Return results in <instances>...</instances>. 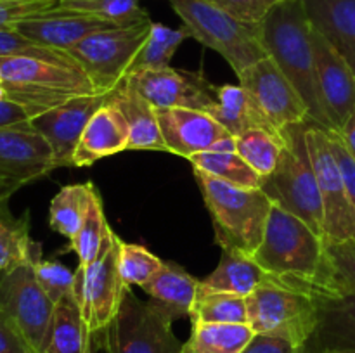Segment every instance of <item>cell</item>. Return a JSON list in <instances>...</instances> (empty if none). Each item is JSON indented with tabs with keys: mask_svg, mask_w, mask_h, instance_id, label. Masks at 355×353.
Masks as SVG:
<instances>
[{
	"mask_svg": "<svg viewBox=\"0 0 355 353\" xmlns=\"http://www.w3.org/2000/svg\"><path fill=\"white\" fill-rule=\"evenodd\" d=\"M260 37L269 57L307 104L312 123L333 130L322 106L315 71L314 30L302 0L277 3L260 23Z\"/></svg>",
	"mask_w": 355,
	"mask_h": 353,
	"instance_id": "cell-1",
	"label": "cell"
},
{
	"mask_svg": "<svg viewBox=\"0 0 355 353\" xmlns=\"http://www.w3.org/2000/svg\"><path fill=\"white\" fill-rule=\"evenodd\" d=\"M0 75L6 99L26 107L33 118L76 97L97 93L82 66L62 51L47 57H0Z\"/></svg>",
	"mask_w": 355,
	"mask_h": 353,
	"instance_id": "cell-2",
	"label": "cell"
},
{
	"mask_svg": "<svg viewBox=\"0 0 355 353\" xmlns=\"http://www.w3.org/2000/svg\"><path fill=\"white\" fill-rule=\"evenodd\" d=\"M222 249L255 255L266 232L272 201L262 189H246L193 170Z\"/></svg>",
	"mask_w": 355,
	"mask_h": 353,
	"instance_id": "cell-3",
	"label": "cell"
},
{
	"mask_svg": "<svg viewBox=\"0 0 355 353\" xmlns=\"http://www.w3.org/2000/svg\"><path fill=\"white\" fill-rule=\"evenodd\" d=\"M324 239L302 218L272 203L253 258L277 279L314 287L324 260Z\"/></svg>",
	"mask_w": 355,
	"mask_h": 353,
	"instance_id": "cell-4",
	"label": "cell"
},
{
	"mask_svg": "<svg viewBox=\"0 0 355 353\" xmlns=\"http://www.w3.org/2000/svg\"><path fill=\"white\" fill-rule=\"evenodd\" d=\"M182 19L191 38L227 61L236 75L269 57L260 37V24L236 19L210 0H166Z\"/></svg>",
	"mask_w": 355,
	"mask_h": 353,
	"instance_id": "cell-5",
	"label": "cell"
},
{
	"mask_svg": "<svg viewBox=\"0 0 355 353\" xmlns=\"http://www.w3.org/2000/svg\"><path fill=\"white\" fill-rule=\"evenodd\" d=\"M309 125L298 123L284 128L283 154L276 170L262 179L260 189L274 204L297 215L324 239V211L305 141Z\"/></svg>",
	"mask_w": 355,
	"mask_h": 353,
	"instance_id": "cell-6",
	"label": "cell"
},
{
	"mask_svg": "<svg viewBox=\"0 0 355 353\" xmlns=\"http://www.w3.org/2000/svg\"><path fill=\"white\" fill-rule=\"evenodd\" d=\"M248 324L255 334H270L307 346L318 329L314 287L274 279L246 296Z\"/></svg>",
	"mask_w": 355,
	"mask_h": 353,
	"instance_id": "cell-7",
	"label": "cell"
},
{
	"mask_svg": "<svg viewBox=\"0 0 355 353\" xmlns=\"http://www.w3.org/2000/svg\"><path fill=\"white\" fill-rule=\"evenodd\" d=\"M151 24V19H146L99 30L83 38L68 54L89 75L97 93H111L130 73L132 62L144 45Z\"/></svg>",
	"mask_w": 355,
	"mask_h": 353,
	"instance_id": "cell-8",
	"label": "cell"
},
{
	"mask_svg": "<svg viewBox=\"0 0 355 353\" xmlns=\"http://www.w3.org/2000/svg\"><path fill=\"white\" fill-rule=\"evenodd\" d=\"M172 324L127 287L116 317L96 339L104 353H182V343L173 334Z\"/></svg>",
	"mask_w": 355,
	"mask_h": 353,
	"instance_id": "cell-9",
	"label": "cell"
},
{
	"mask_svg": "<svg viewBox=\"0 0 355 353\" xmlns=\"http://www.w3.org/2000/svg\"><path fill=\"white\" fill-rule=\"evenodd\" d=\"M118 235L107 228L103 248L96 262L89 266H76L75 300L83 322L94 336L101 334L116 317L123 301L125 284L118 272Z\"/></svg>",
	"mask_w": 355,
	"mask_h": 353,
	"instance_id": "cell-10",
	"label": "cell"
},
{
	"mask_svg": "<svg viewBox=\"0 0 355 353\" xmlns=\"http://www.w3.org/2000/svg\"><path fill=\"white\" fill-rule=\"evenodd\" d=\"M42 249L0 279V317L6 318L37 353H42L55 305L35 275Z\"/></svg>",
	"mask_w": 355,
	"mask_h": 353,
	"instance_id": "cell-11",
	"label": "cell"
},
{
	"mask_svg": "<svg viewBox=\"0 0 355 353\" xmlns=\"http://www.w3.org/2000/svg\"><path fill=\"white\" fill-rule=\"evenodd\" d=\"M305 141L321 194L326 242L352 241L355 239L354 211L347 196L342 170L331 149L329 130L311 123L307 127Z\"/></svg>",
	"mask_w": 355,
	"mask_h": 353,
	"instance_id": "cell-12",
	"label": "cell"
},
{
	"mask_svg": "<svg viewBox=\"0 0 355 353\" xmlns=\"http://www.w3.org/2000/svg\"><path fill=\"white\" fill-rule=\"evenodd\" d=\"M55 170L49 142L31 121L0 128V199Z\"/></svg>",
	"mask_w": 355,
	"mask_h": 353,
	"instance_id": "cell-13",
	"label": "cell"
},
{
	"mask_svg": "<svg viewBox=\"0 0 355 353\" xmlns=\"http://www.w3.org/2000/svg\"><path fill=\"white\" fill-rule=\"evenodd\" d=\"M155 109L189 107L208 111L217 99V87L203 71H184L172 66L146 68L128 73L123 80Z\"/></svg>",
	"mask_w": 355,
	"mask_h": 353,
	"instance_id": "cell-14",
	"label": "cell"
},
{
	"mask_svg": "<svg viewBox=\"0 0 355 353\" xmlns=\"http://www.w3.org/2000/svg\"><path fill=\"white\" fill-rule=\"evenodd\" d=\"M238 80L274 130L283 132L291 125L312 123L307 104L270 57L250 66Z\"/></svg>",
	"mask_w": 355,
	"mask_h": 353,
	"instance_id": "cell-15",
	"label": "cell"
},
{
	"mask_svg": "<svg viewBox=\"0 0 355 353\" xmlns=\"http://www.w3.org/2000/svg\"><path fill=\"white\" fill-rule=\"evenodd\" d=\"M107 97L110 93L76 97L31 120L35 130L51 145L55 168L73 166V156H75L83 130L94 113L106 102Z\"/></svg>",
	"mask_w": 355,
	"mask_h": 353,
	"instance_id": "cell-16",
	"label": "cell"
},
{
	"mask_svg": "<svg viewBox=\"0 0 355 353\" xmlns=\"http://www.w3.org/2000/svg\"><path fill=\"white\" fill-rule=\"evenodd\" d=\"M314 54L319 96L331 121V128L340 132L355 111V75L349 62L315 30Z\"/></svg>",
	"mask_w": 355,
	"mask_h": 353,
	"instance_id": "cell-17",
	"label": "cell"
},
{
	"mask_svg": "<svg viewBox=\"0 0 355 353\" xmlns=\"http://www.w3.org/2000/svg\"><path fill=\"white\" fill-rule=\"evenodd\" d=\"M166 152L189 159L227 137V130L208 111L189 107L155 109Z\"/></svg>",
	"mask_w": 355,
	"mask_h": 353,
	"instance_id": "cell-18",
	"label": "cell"
},
{
	"mask_svg": "<svg viewBox=\"0 0 355 353\" xmlns=\"http://www.w3.org/2000/svg\"><path fill=\"white\" fill-rule=\"evenodd\" d=\"M113 26L114 24L92 14L62 9L58 6L47 12L21 21L14 30L42 47L68 52L89 35Z\"/></svg>",
	"mask_w": 355,
	"mask_h": 353,
	"instance_id": "cell-19",
	"label": "cell"
},
{
	"mask_svg": "<svg viewBox=\"0 0 355 353\" xmlns=\"http://www.w3.org/2000/svg\"><path fill=\"white\" fill-rule=\"evenodd\" d=\"M314 291L318 296L319 322L307 345V352L355 350V291Z\"/></svg>",
	"mask_w": 355,
	"mask_h": 353,
	"instance_id": "cell-20",
	"label": "cell"
},
{
	"mask_svg": "<svg viewBox=\"0 0 355 353\" xmlns=\"http://www.w3.org/2000/svg\"><path fill=\"white\" fill-rule=\"evenodd\" d=\"M111 96V93H110ZM130 128L120 107L107 97L83 130L73 156V166L87 168L107 156L127 151Z\"/></svg>",
	"mask_w": 355,
	"mask_h": 353,
	"instance_id": "cell-21",
	"label": "cell"
},
{
	"mask_svg": "<svg viewBox=\"0 0 355 353\" xmlns=\"http://www.w3.org/2000/svg\"><path fill=\"white\" fill-rule=\"evenodd\" d=\"M149 296V303L165 317H191L194 303L200 294V280L194 279L184 266L175 262H165L162 270L142 287Z\"/></svg>",
	"mask_w": 355,
	"mask_h": 353,
	"instance_id": "cell-22",
	"label": "cell"
},
{
	"mask_svg": "<svg viewBox=\"0 0 355 353\" xmlns=\"http://www.w3.org/2000/svg\"><path fill=\"white\" fill-rule=\"evenodd\" d=\"M312 28L349 62L355 75V0H302Z\"/></svg>",
	"mask_w": 355,
	"mask_h": 353,
	"instance_id": "cell-23",
	"label": "cell"
},
{
	"mask_svg": "<svg viewBox=\"0 0 355 353\" xmlns=\"http://www.w3.org/2000/svg\"><path fill=\"white\" fill-rule=\"evenodd\" d=\"M274 279L277 277L262 269L252 255L225 248L217 269L200 280V293H232L246 298Z\"/></svg>",
	"mask_w": 355,
	"mask_h": 353,
	"instance_id": "cell-24",
	"label": "cell"
},
{
	"mask_svg": "<svg viewBox=\"0 0 355 353\" xmlns=\"http://www.w3.org/2000/svg\"><path fill=\"white\" fill-rule=\"evenodd\" d=\"M111 100L125 114L130 128L127 151H165L162 130H159L156 111L148 100L142 99L134 89L121 82L118 89L111 92Z\"/></svg>",
	"mask_w": 355,
	"mask_h": 353,
	"instance_id": "cell-25",
	"label": "cell"
},
{
	"mask_svg": "<svg viewBox=\"0 0 355 353\" xmlns=\"http://www.w3.org/2000/svg\"><path fill=\"white\" fill-rule=\"evenodd\" d=\"M94 341L96 336L83 322L75 294L62 298L54 308L42 353H96Z\"/></svg>",
	"mask_w": 355,
	"mask_h": 353,
	"instance_id": "cell-26",
	"label": "cell"
},
{
	"mask_svg": "<svg viewBox=\"0 0 355 353\" xmlns=\"http://www.w3.org/2000/svg\"><path fill=\"white\" fill-rule=\"evenodd\" d=\"M189 163L193 165V170H200L232 185L246 189L262 187V176L238 154L236 138L232 135L224 137L207 151L191 156Z\"/></svg>",
	"mask_w": 355,
	"mask_h": 353,
	"instance_id": "cell-27",
	"label": "cell"
},
{
	"mask_svg": "<svg viewBox=\"0 0 355 353\" xmlns=\"http://www.w3.org/2000/svg\"><path fill=\"white\" fill-rule=\"evenodd\" d=\"M208 113L227 130L229 135L238 137L252 128H269V121L266 120L255 100L252 99L245 87L241 85H222L217 87V99ZM277 132V130H276Z\"/></svg>",
	"mask_w": 355,
	"mask_h": 353,
	"instance_id": "cell-28",
	"label": "cell"
},
{
	"mask_svg": "<svg viewBox=\"0 0 355 353\" xmlns=\"http://www.w3.org/2000/svg\"><path fill=\"white\" fill-rule=\"evenodd\" d=\"M40 249L30 235V211L16 217L9 199H0V279Z\"/></svg>",
	"mask_w": 355,
	"mask_h": 353,
	"instance_id": "cell-29",
	"label": "cell"
},
{
	"mask_svg": "<svg viewBox=\"0 0 355 353\" xmlns=\"http://www.w3.org/2000/svg\"><path fill=\"white\" fill-rule=\"evenodd\" d=\"M255 331L250 324H207L191 322V334L182 353H243Z\"/></svg>",
	"mask_w": 355,
	"mask_h": 353,
	"instance_id": "cell-30",
	"label": "cell"
},
{
	"mask_svg": "<svg viewBox=\"0 0 355 353\" xmlns=\"http://www.w3.org/2000/svg\"><path fill=\"white\" fill-rule=\"evenodd\" d=\"M94 183H71L59 189L49 206V225L59 235L73 241L85 220Z\"/></svg>",
	"mask_w": 355,
	"mask_h": 353,
	"instance_id": "cell-31",
	"label": "cell"
},
{
	"mask_svg": "<svg viewBox=\"0 0 355 353\" xmlns=\"http://www.w3.org/2000/svg\"><path fill=\"white\" fill-rule=\"evenodd\" d=\"M236 138L238 154L259 173L262 179L276 170L284 149L283 132L269 128H252Z\"/></svg>",
	"mask_w": 355,
	"mask_h": 353,
	"instance_id": "cell-32",
	"label": "cell"
},
{
	"mask_svg": "<svg viewBox=\"0 0 355 353\" xmlns=\"http://www.w3.org/2000/svg\"><path fill=\"white\" fill-rule=\"evenodd\" d=\"M314 289L355 291V239L326 242L324 260Z\"/></svg>",
	"mask_w": 355,
	"mask_h": 353,
	"instance_id": "cell-33",
	"label": "cell"
},
{
	"mask_svg": "<svg viewBox=\"0 0 355 353\" xmlns=\"http://www.w3.org/2000/svg\"><path fill=\"white\" fill-rule=\"evenodd\" d=\"M186 38H191L186 26L170 28L153 21L148 38H146L144 45L139 51L137 57L132 62L130 73L137 71V69L165 68V66H170V61L175 55L177 48L182 45V42Z\"/></svg>",
	"mask_w": 355,
	"mask_h": 353,
	"instance_id": "cell-34",
	"label": "cell"
},
{
	"mask_svg": "<svg viewBox=\"0 0 355 353\" xmlns=\"http://www.w3.org/2000/svg\"><path fill=\"white\" fill-rule=\"evenodd\" d=\"M107 228H110V224H107L106 215H104L103 199H101L97 187L94 185L85 220H83L76 237L69 241V249L76 253L80 266H89L96 262L101 248H103Z\"/></svg>",
	"mask_w": 355,
	"mask_h": 353,
	"instance_id": "cell-35",
	"label": "cell"
},
{
	"mask_svg": "<svg viewBox=\"0 0 355 353\" xmlns=\"http://www.w3.org/2000/svg\"><path fill=\"white\" fill-rule=\"evenodd\" d=\"M189 318L207 324H248V303L239 294L200 293Z\"/></svg>",
	"mask_w": 355,
	"mask_h": 353,
	"instance_id": "cell-36",
	"label": "cell"
},
{
	"mask_svg": "<svg viewBox=\"0 0 355 353\" xmlns=\"http://www.w3.org/2000/svg\"><path fill=\"white\" fill-rule=\"evenodd\" d=\"M59 7L92 14L114 26H127L151 19L141 7V0H59Z\"/></svg>",
	"mask_w": 355,
	"mask_h": 353,
	"instance_id": "cell-37",
	"label": "cell"
},
{
	"mask_svg": "<svg viewBox=\"0 0 355 353\" xmlns=\"http://www.w3.org/2000/svg\"><path fill=\"white\" fill-rule=\"evenodd\" d=\"M165 260L135 242L118 239V272L128 286L144 287L162 270Z\"/></svg>",
	"mask_w": 355,
	"mask_h": 353,
	"instance_id": "cell-38",
	"label": "cell"
},
{
	"mask_svg": "<svg viewBox=\"0 0 355 353\" xmlns=\"http://www.w3.org/2000/svg\"><path fill=\"white\" fill-rule=\"evenodd\" d=\"M35 275L40 287L54 305H58L62 298L69 296L75 291V270L68 269L55 260H37Z\"/></svg>",
	"mask_w": 355,
	"mask_h": 353,
	"instance_id": "cell-39",
	"label": "cell"
},
{
	"mask_svg": "<svg viewBox=\"0 0 355 353\" xmlns=\"http://www.w3.org/2000/svg\"><path fill=\"white\" fill-rule=\"evenodd\" d=\"M59 6V0H0V30L14 28L21 21L47 12Z\"/></svg>",
	"mask_w": 355,
	"mask_h": 353,
	"instance_id": "cell-40",
	"label": "cell"
},
{
	"mask_svg": "<svg viewBox=\"0 0 355 353\" xmlns=\"http://www.w3.org/2000/svg\"><path fill=\"white\" fill-rule=\"evenodd\" d=\"M236 19L250 24H260L263 17L284 0H210Z\"/></svg>",
	"mask_w": 355,
	"mask_h": 353,
	"instance_id": "cell-41",
	"label": "cell"
},
{
	"mask_svg": "<svg viewBox=\"0 0 355 353\" xmlns=\"http://www.w3.org/2000/svg\"><path fill=\"white\" fill-rule=\"evenodd\" d=\"M61 51L55 48L42 47L35 42L28 40L26 37L16 31L14 28H3L0 30V57H12V55H35V57H47Z\"/></svg>",
	"mask_w": 355,
	"mask_h": 353,
	"instance_id": "cell-42",
	"label": "cell"
},
{
	"mask_svg": "<svg viewBox=\"0 0 355 353\" xmlns=\"http://www.w3.org/2000/svg\"><path fill=\"white\" fill-rule=\"evenodd\" d=\"M329 141H331V149L336 156L340 170H342L343 180H345V189L347 196H349L350 206H352L354 218H355V158L349 152V149L343 144L342 137L338 132L329 130Z\"/></svg>",
	"mask_w": 355,
	"mask_h": 353,
	"instance_id": "cell-43",
	"label": "cell"
},
{
	"mask_svg": "<svg viewBox=\"0 0 355 353\" xmlns=\"http://www.w3.org/2000/svg\"><path fill=\"white\" fill-rule=\"evenodd\" d=\"M243 353H309L307 346L270 334H255Z\"/></svg>",
	"mask_w": 355,
	"mask_h": 353,
	"instance_id": "cell-44",
	"label": "cell"
},
{
	"mask_svg": "<svg viewBox=\"0 0 355 353\" xmlns=\"http://www.w3.org/2000/svg\"><path fill=\"white\" fill-rule=\"evenodd\" d=\"M0 353H37L31 348L30 343L9 324L3 317H0Z\"/></svg>",
	"mask_w": 355,
	"mask_h": 353,
	"instance_id": "cell-45",
	"label": "cell"
},
{
	"mask_svg": "<svg viewBox=\"0 0 355 353\" xmlns=\"http://www.w3.org/2000/svg\"><path fill=\"white\" fill-rule=\"evenodd\" d=\"M31 120H33V114L21 104L9 99L0 100V128L12 127V125H19Z\"/></svg>",
	"mask_w": 355,
	"mask_h": 353,
	"instance_id": "cell-46",
	"label": "cell"
},
{
	"mask_svg": "<svg viewBox=\"0 0 355 353\" xmlns=\"http://www.w3.org/2000/svg\"><path fill=\"white\" fill-rule=\"evenodd\" d=\"M338 135L342 137L343 144H345V147L349 149L350 154L355 158V111L350 114V118L345 121V125L340 128Z\"/></svg>",
	"mask_w": 355,
	"mask_h": 353,
	"instance_id": "cell-47",
	"label": "cell"
},
{
	"mask_svg": "<svg viewBox=\"0 0 355 353\" xmlns=\"http://www.w3.org/2000/svg\"><path fill=\"white\" fill-rule=\"evenodd\" d=\"M324 353H355V350H331V352Z\"/></svg>",
	"mask_w": 355,
	"mask_h": 353,
	"instance_id": "cell-48",
	"label": "cell"
},
{
	"mask_svg": "<svg viewBox=\"0 0 355 353\" xmlns=\"http://www.w3.org/2000/svg\"><path fill=\"white\" fill-rule=\"evenodd\" d=\"M0 85H2V75H0Z\"/></svg>",
	"mask_w": 355,
	"mask_h": 353,
	"instance_id": "cell-49",
	"label": "cell"
}]
</instances>
